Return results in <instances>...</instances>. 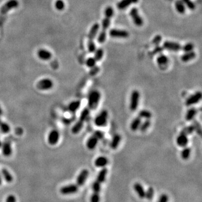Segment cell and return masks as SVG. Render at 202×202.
I'll use <instances>...</instances> for the list:
<instances>
[{
	"instance_id": "obj_1",
	"label": "cell",
	"mask_w": 202,
	"mask_h": 202,
	"mask_svg": "<svg viewBox=\"0 0 202 202\" xmlns=\"http://www.w3.org/2000/svg\"><path fill=\"white\" fill-rule=\"evenodd\" d=\"M114 14V10L111 6L107 7L104 11V18L102 23V29L101 32L99 33L98 37V42L99 43H103L105 42L107 36V30L108 29L110 24L111 19Z\"/></svg>"
},
{
	"instance_id": "obj_2",
	"label": "cell",
	"mask_w": 202,
	"mask_h": 202,
	"mask_svg": "<svg viewBox=\"0 0 202 202\" xmlns=\"http://www.w3.org/2000/svg\"><path fill=\"white\" fill-rule=\"evenodd\" d=\"M18 6L19 2L17 0H9L1 7L0 10V28L5 21L7 13L11 10L17 7Z\"/></svg>"
},
{
	"instance_id": "obj_3",
	"label": "cell",
	"mask_w": 202,
	"mask_h": 202,
	"mask_svg": "<svg viewBox=\"0 0 202 202\" xmlns=\"http://www.w3.org/2000/svg\"><path fill=\"white\" fill-rule=\"evenodd\" d=\"M101 95L98 90H93L90 93L88 98V105L90 110H95L98 105Z\"/></svg>"
},
{
	"instance_id": "obj_4",
	"label": "cell",
	"mask_w": 202,
	"mask_h": 202,
	"mask_svg": "<svg viewBox=\"0 0 202 202\" xmlns=\"http://www.w3.org/2000/svg\"><path fill=\"white\" fill-rule=\"evenodd\" d=\"M108 118V112L106 110H104L95 118L94 121V124L97 127H104L107 124Z\"/></svg>"
},
{
	"instance_id": "obj_5",
	"label": "cell",
	"mask_w": 202,
	"mask_h": 202,
	"mask_svg": "<svg viewBox=\"0 0 202 202\" xmlns=\"http://www.w3.org/2000/svg\"><path fill=\"white\" fill-rule=\"evenodd\" d=\"M140 98L141 94L138 90H134L132 92L129 104V108L132 111H135L138 109Z\"/></svg>"
},
{
	"instance_id": "obj_6",
	"label": "cell",
	"mask_w": 202,
	"mask_h": 202,
	"mask_svg": "<svg viewBox=\"0 0 202 202\" xmlns=\"http://www.w3.org/2000/svg\"><path fill=\"white\" fill-rule=\"evenodd\" d=\"M202 93L200 91L195 92V93L189 96L185 101V105L188 107L192 106L199 103L202 99Z\"/></svg>"
},
{
	"instance_id": "obj_7",
	"label": "cell",
	"mask_w": 202,
	"mask_h": 202,
	"mask_svg": "<svg viewBox=\"0 0 202 202\" xmlns=\"http://www.w3.org/2000/svg\"><path fill=\"white\" fill-rule=\"evenodd\" d=\"M37 88L41 90H51L53 87L52 80L48 78H44L39 80L37 83Z\"/></svg>"
},
{
	"instance_id": "obj_8",
	"label": "cell",
	"mask_w": 202,
	"mask_h": 202,
	"mask_svg": "<svg viewBox=\"0 0 202 202\" xmlns=\"http://www.w3.org/2000/svg\"><path fill=\"white\" fill-rule=\"evenodd\" d=\"M130 15L132 17V20L136 26L141 27L143 24V20L142 19L141 15L139 14L138 10L136 7H133L130 11Z\"/></svg>"
},
{
	"instance_id": "obj_9",
	"label": "cell",
	"mask_w": 202,
	"mask_h": 202,
	"mask_svg": "<svg viewBox=\"0 0 202 202\" xmlns=\"http://www.w3.org/2000/svg\"><path fill=\"white\" fill-rule=\"evenodd\" d=\"M79 188L76 184H69L66 186H62L60 189V193L63 195H70L77 193Z\"/></svg>"
},
{
	"instance_id": "obj_10",
	"label": "cell",
	"mask_w": 202,
	"mask_h": 202,
	"mask_svg": "<svg viewBox=\"0 0 202 202\" xmlns=\"http://www.w3.org/2000/svg\"><path fill=\"white\" fill-rule=\"evenodd\" d=\"M109 34L111 37L116 38H127L129 36V33L127 30L117 29L110 30Z\"/></svg>"
},
{
	"instance_id": "obj_11",
	"label": "cell",
	"mask_w": 202,
	"mask_h": 202,
	"mask_svg": "<svg viewBox=\"0 0 202 202\" xmlns=\"http://www.w3.org/2000/svg\"><path fill=\"white\" fill-rule=\"evenodd\" d=\"M89 171L87 169H83L80 171L76 178V185L78 186H82L84 185L89 176Z\"/></svg>"
},
{
	"instance_id": "obj_12",
	"label": "cell",
	"mask_w": 202,
	"mask_h": 202,
	"mask_svg": "<svg viewBox=\"0 0 202 202\" xmlns=\"http://www.w3.org/2000/svg\"><path fill=\"white\" fill-rule=\"evenodd\" d=\"M60 133L56 130H53L50 132L48 135V142L51 146H55L59 141Z\"/></svg>"
},
{
	"instance_id": "obj_13",
	"label": "cell",
	"mask_w": 202,
	"mask_h": 202,
	"mask_svg": "<svg viewBox=\"0 0 202 202\" xmlns=\"http://www.w3.org/2000/svg\"><path fill=\"white\" fill-rule=\"evenodd\" d=\"M164 47L165 49L171 51H179L182 50V46L178 43L171 42V41H166L164 43Z\"/></svg>"
},
{
	"instance_id": "obj_14",
	"label": "cell",
	"mask_w": 202,
	"mask_h": 202,
	"mask_svg": "<svg viewBox=\"0 0 202 202\" xmlns=\"http://www.w3.org/2000/svg\"><path fill=\"white\" fill-rule=\"evenodd\" d=\"M1 150L3 155L5 157H9L12 155L13 150L11 143L9 141H5L2 143L1 145Z\"/></svg>"
},
{
	"instance_id": "obj_15",
	"label": "cell",
	"mask_w": 202,
	"mask_h": 202,
	"mask_svg": "<svg viewBox=\"0 0 202 202\" xmlns=\"http://www.w3.org/2000/svg\"><path fill=\"white\" fill-rule=\"evenodd\" d=\"M189 139L187 135L180 132L179 135L176 138V143L180 147H185L188 146Z\"/></svg>"
},
{
	"instance_id": "obj_16",
	"label": "cell",
	"mask_w": 202,
	"mask_h": 202,
	"mask_svg": "<svg viewBox=\"0 0 202 202\" xmlns=\"http://www.w3.org/2000/svg\"><path fill=\"white\" fill-rule=\"evenodd\" d=\"M108 160L105 156H99L94 161V165L98 168H104L108 165Z\"/></svg>"
},
{
	"instance_id": "obj_17",
	"label": "cell",
	"mask_w": 202,
	"mask_h": 202,
	"mask_svg": "<svg viewBox=\"0 0 202 202\" xmlns=\"http://www.w3.org/2000/svg\"><path fill=\"white\" fill-rule=\"evenodd\" d=\"M133 188L139 198L141 199L145 198L146 191L141 184L139 183L134 184L133 185Z\"/></svg>"
},
{
	"instance_id": "obj_18",
	"label": "cell",
	"mask_w": 202,
	"mask_h": 202,
	"mask_svg": "<svg viewBox=\"0 0 202 202\" xmlns=\"http://www.w3.org/2000/svg\"><path fill=\"white\" fill-rule=\"evenodd\" d=\"M99 29V25L98 23H95L92 27L88 34V42H93L94 38L96 37Z\"/></svg>"
},
{
	"instance_id": "obj_19",
	"label": "cell",
	"mask_w": 202,
	"mask_h": 202,
	"mask_svg": "<svg viewBox=\"0 0 202 202\" xmlns=\"http://www.w3.org/2000/svg\"><path fill=\"white\" fill-rule=\"evenodd\" d=\"M98 141V139L94 135L90 136L87 140L86 143L87 148L90 150H94L97 146Z\"/></svg>"
},
{
	"instance_id": "obj_20",
	"label": "cell",
	"mask_w": 202,
	"mask_h": 202,
	"mask_svg": "<svg viewBox=\"0 0 202 202\" xmlns=\"http://www.w3.org/2000/svg\"><path fill=\"white\" fill-rule=\"evenodd\" d=\"M139 0H121L117 5V7L119 10H124L127 8L129 6L136 4Z\"/></svg>"
},
{
	"instance_id": "obj_21",
	"label": "cell",
	"mask_w": 202,
	"mask_h": 202,
	"mask_svg": "<svg viewBox=\"0 0 202 202\" xmlns=\"http://www.w3.org/2000/svg\"><path fill=\"white\" fill-rule=\"evenodd\" d=\"M121 141V136L118 134H115L114 136H113L110 144V146L111 147V149H116L118 148V147L120 145V143Z\"/></svg>"
},
{
	"instance_id": "obj_22",
	"label": "cell",
	"mask_w": 202,
	"mask_h": 202,
	"mask_svg": "<svg viewBox=\"0 0 202 202\" xmlns=\"http://www.w3.org/2000/svg\"><path fill=\"white\" fill-rule=\"evenodd\" d=\"M38 56L40 59L44 61H48L51 59L52 53L45 49H41L38 51Z\"/></svg>"
},
{
	"instance_id": "obj_23",
	"label": "cell",
	"mask_w": 202,
	"mask_h": 202,
	"mask_svg": "<svg viewBox=\"0 0 202 202\" xmlns=\"http://www.w3.org/2000/svg\"><path fill=\"white\" fill-rule=\"evenodd\" d=\"M141 118L138 116L136 118H134L132 121L130 125V127L131 129L132 132H136L138 129H139L140 126L141 125Z\"/></svg>"
},
{
	"instance_id": "obj_24",
	"label": "cell",
	"mask_w": 202,
	"mask_h": 202,
	"mask_svg": "<svg viewBox=\"0 0 202 202\" xmlns=\"http://www.w3.org/2000/svg\"><path fill=\"white\" fill-rule=\"evenodd\" d=\"M108 173V169L106 167L102 168V169L99 172L98 174L97 177V181H98L99 183H104L106 181L107 175Z\"/></svg>"
},
{
	"instance_id": "obj_25",
	"label": "cell",
	"mask_w": 202,
	"mask_h": 202,
	"mask_svg": "<svg viewBox=\"0 0 202 202\" xmlns=\"http://www.w3.org/2000/svg\"><path fill=\"white\" fill-rule=\"evenodd\" d=\"M197 110L194 107H192L189 108L187 111L186 115H185V118L186 120L190 121H193L196 115L197 114Z\"/></svg>"
},
{
	"instance_id": "obj_26",
	"label": "cell",
	"mask_w": 202,
	"mask_h": 202,
	"mask_svg": "<svg viewBox=\"0 0 202 202\" xmlns=\"http://www.w3.org/2000/svg\"><path fill=\"white\" fill-rule=\"evenodd\" d=\"M1 174H2L3 178L5 179V181L7 183H11V182H13V177L7 169H2L1 170Z\"/></svg>"
},
{
	"instance_id": "obj_27",
	"label": "cell",
	"mask_w": 202,
	"mask_h": 202,
	"mask_svg": "<svg viewBox=\"0 0 202 202\" xmlns=\"http://www.w3.org/2000/svg\"><path fill=\"white\" fill-rule=\"evenodd\" d=\"M195 57H196L195 52L192 51L190 52H186L181 56V58L182 61H183L184 62H186L188 61L192 60Z\"/></svg>"
},
{
	"instance_id": "obj_28",
	"label": "cell",
	"mask_w": 202,
	"mask_h": 202,
	"mask_svg": "<svg viewBox=\"0 0 202 202\" xmlns=\"http://www.w3.org/2000/svg\"><path fill=\"white\" fill-rule=\"evenodd\" d=\"M81 102L79 100L74 101L69 104L68 108L69 111L72 112H75L79 108H80Z\"/></svg>"
},
{
	"instance_id": "obj_29",
	"label": "cell",
	"mask_w": 202,
	"mask_h": 202,
	"mask_svg": "<svg viewBox=\"0 0 202 202\" xmlns=\"http://www.w3.org/2000/svg\"><path fill=\"white\" fill-rule=\"evenodd\" d=\"M84 125V122L80 121V120L75 123V125L72 127L71 132L74 134H78L82 130Z\"/></svg>"
},
{
	"instance_id": "obj_30",
	"label": "cell",
	"mask_w": 202,
	"mask_h": 202,
	"mask_svg": "<svg viewBox=\"0 0 202 202\" xmlns=\"http://www.w3.org/2000/svg\"><path fill=\"white\" fill-rule=\"evenodd\" d=\"M191 152L192 150L190 147H188L187 146L184 147L181 152V157L182 159L184 160H188L191 155Z\"/></svg>"
},
{
	"instance_id": "obj_31",
	"label": "cell",
	"mask_w": 202,
	"mask_h": 202,
	"mask_svg": "<svg viewBox=\"0 0 202 202\" xmlns=\"http://www.w3.org/2000/svg\"><path fill=\"white\" fill-rule=\"evenodd\" d=\"M175 7L179 13L183 14L185 12V7L183 2L181 0H178L175 2Z\"/></svg>"
},
{
	"instance_id": "obj_32",
	"label": "cell",
	"mask_w": 202,
	"mask_h": 202,
	"mask_svg": "<svg viewBox=\"0 0 202 202\" xmlns=\"http://www.w3.org/2000/svg\"><path fill=\"white\" fill-rule=\"evenodd\" d=\"M169 58L168 57L164 55H160L157 58V62L160 66L166 65L168 64Z\"/></svg>"
},
{
	"instance_id": "obj_33",
	"label": "cell",
	"mask_w": 202,
	"mask_h": 202,
	"mask_svg": "<svg viewBox=\"0 0 202 202\" xmlns=\"http://www.w3.org/2000/svg\"><path fill=\"white\" fill-rule=\"evenodd\" d=\"M138 116L141 118H144L146 120V119H150L152 117V114L148 110H143L138 113Z\"/></svg>"
},
{
	"instance_id": "obj_34",
	"label": "cell",
	"mask_w": 202,
	"mask_h": 202,
	"mask_svg": "<svg viewBox=\"0 0 202 202\" xmlns=\"http://www.w3.org/2000/svg\"><path fill=\"white\" fill-rule=\"evenodd\" d=\"M90 115V109L89 108H85L81 111L80 113L79 120L80 121L84 122L87 118H89Z\"/></svg>"
},
{
	"instance_id": "obj_35",
	"label": "cell",
	"mask_w": 202,
	"mask_h": 202,
	"mask_svg": "<svg viewBox=\"0 0 202 202\" xmlns=\"http://www.w3.org/2000/svg\"><path fill=\"white\" fill-rule=\"evenodd\" d=\"M193 132H194V128L193 127V125L192 124V125H190L187 126L186 127H184L180 132L188 136V135L192 134Z\"/></svg>"
},
{
	"instance_id": "obj_36",
	"label": "cell",
	"mask_w": 202,
	"mask_h": 202,
	"mask_svg": "<svg viewBox=\"0 0 202 202\" xmlns=\"http://www.w3.org/2000/svg\"><path fill=\"white\" fill-rule=\"evenodd\" d=\"M150 125H151V121H150V119H146L144 122H141L139 129L141 132H146V130L150 127Z\"/></svg>"
},
{
	"instance_id": "obj_37",
	"label": "cell",
	"mask_w": 202,
	"mask_h": 202,
	"mask_svg": "<svg viewBox=\"0 0 202 202\" xmlns=\"http://www.w3.org/2000/svg\"><path fill=\"white\" fill-rule=\"evenodd\" d=\"M104 55V50L102 48H98L95 51L94 58L97 61H101L103 58Z\"/></svg>"
},
{
	"instance_id": "obj_38",
	"label": "cell",
	"mask_w": 202,
	"mask_h": 202,
	"mask_svg": "<svg viewBox=\"0 0 202 202\" xmlns=\"http://www.w3.org/2000/svg\"><path fill=\"white\" fill-rule=\"evenodd\" d=\"M193 126L194 128V132H196L199 134V135H202V127H201V125L200 124V123L197 121L195 120H193Z\"/></svg>"
},
{
	"instance_id": "obj_39",
	"label": "cell",
	"mask_w": 202,
	"mask_h": 202,
	"mask_svg": "<svg viewBox=\"0 0 202 202\" xmlns=\"http://www.w3.org/2000/svg\"><path fill=\"white\" fill-rule=\"evenodd\" d=\"M155 195V190L152 187H149L147 189V190L146 191V195H145V198L151 201L153 199Z\"/></svg>"
},
{
	"instance_id": "obj_40",
	"label": "cell",
	"mask_w": 202,
	"mask_h": 202,
	"mask_svg": "<svg viewBox=\"0 0 202 202\" xmlns=\"http://www.w3.org/2000/svg\"><path fill=\"white\" fill-rule=\"evenodd\" d=\"M0 130L3 133L6 134L10 132V127L7 123L1 121L0 122Z\"/></svg>"
},
{
	"instance_id": "obj_41",
	"label": "cell",
	"mask_w": 202,
	"mask_h": 202,
	"mask_svg": "<svg viewBox=\"0 0 202 202\" xmlns=\"http://www.w3.org/2000/svg\"><path fill=\"white\" fill-rule=\"evenodd\" d=\"M92 190L93 193L100 194L101 190V184L96 180L92 185Z\"/></svg>"
},
{
	"instance_id": "obj_42",
	"label": "cell",
	"mask_w": 202,
	"mask_h": 202,
	"mask_svg": "<svg viewBox=\"0 0 202 202\" xmlns=\"http://www.w3.org/2000/svg\"><path fill=\"white\" fill-rule=\"evenodd\" d=\"M97 61L94 57H90L86 61V65L90 68H92L96 65Z\"/></svg>"
},
{
	"instance_id": "obj_43",
	"label": "cell",
	"mask_w": 202,
	"mask_h": 202,
	"mask_svg": "<svg viewBox=\"0 0 202 202\" xmlns=\"http://www.w3.org/2000/svg\"><path fill=\"white\" fill-rule=\"evenodd\" d=\"M194 45L191 43H188L182 47V50L185 52H190L192 51L194 49Z\"/></svg>"
},
{
	"instance_id": "obj_44",
	"label": "cell",
	"mask_w": 202,
	"mask_h": 202,
	"mask_svg": "<svg viewBox=\"0 0 202 202\" xmlns=\"http://www.w3.org/2000/svg\"><path fill=\"white\" fill-rule=\"evenodd\" d=\"M55 7L58 10H62L65 7V2L62 0H57L55 2Z\"/></svg>"
},
{
	"instance_id": "obj_45",
	"label": "cell",
	"mask_w": 202,
	"mask_h": 202,
	"mask_svg": "<svg viewBox=\"0 0 202 202\" xmlns=\"http://www.w3.org/2000/svg\"><path fill=\"white\" fill-rule=\"evenodd\" d=\"M100 202V195L98 193H93L90 197V202Z\"/></svg>"
},
{
	"instance_id": "obj_46",
	"label": "cell",
	"mask_w": 202,
	"mask_h": 202,
	"mask_svg": "<svg viewBox=\"0 0 202 202\" xmlns=\"http://www.w3.org/2000/svg\"><path fill=\"white\" fill-rule=\"evenodd\" d=\"M90 75L91 76H94L95 75L97 74L98 73L99 71L100 70V68L98 66H95L90 68Z\"/></svg>"
},
{
	"instance_id": "obj_47",
	"label": "cell",
	"mask_w": 202,
	"mask_h": 202,
	"mask_svg": "<svg viewBox=\"0 0 202 202\" xmlns=\"http://www.w3.org/2000/svg\"><path fill=\"white\" fill-rule=\"evenodd\" d=\"M93 135L98 139L99 141L103 139L104 136V132L100 130H96L95 132H94Z\"/></svg>"
},
{
	"instance_id": "obj_48",
	"label": "cell",
	"mask_w": 202,
	"mask_h": 202,
	"mask_svg": "<svg viewBox=\"0 0 202 202\" xmlns=\"http://www.w3.org/2000/svg\"><path fill=\"white\" fill-rule=\"evenodd\" d=\"M185 5L188 6L190 10H194L195 8V5L191 0H183L182 1Z\"/></svg>"
},
{
	"instance_id": "obj_49",
	"label": "cell",
	"mask_w": 202,
	"mask_h": 202,
	"mask_svg": "<svg viewBox=\"0 0 202 202\" xmlns=\"http://www.w3.org/2000/svg\"><path fill=\"white\" fill-rule=\"evenodd\" d=\"M169 202V196L166 194H162L157 202Z\"/></svg>"
},
{
	"instance_id": "obj_50",
	"label": "cell",
	"mask_w": 202,
	"mask_h": 202,
	"mask_svg": "<svg viewBox=\"0 0 202 202\" xmlns=\"http://www.w3.org/2000/svg\"><path fill=\"white\" fill-rule=\"evenodd\" d=\"M6 202H16V198L14 195H9L6 199Z\"/></svg>"
},
{
	"instance_id": "obj_51",
	"label": "cell",
	"mask_w": 202,
	"mask_h": 202,
	"mask_svg": "<svg viewBox=\"0 0 202 202\" xmlns=\"http://www.w3.org/2000/svg\"><path fill=\"white\" fill-rule=\"evenodd\" d=\"M161 40H162V37H161V36H160V35L156 36V37H155L153 40V43L155 44H158L161 42Z\"/></svg>"
},
{
	"instance_id": "obj_52",
	"label": "cell",
	"mask_w": 202,
	"mask_h": 202,
	"mask_svg": "<svg viewBox=\"0 0 202 202\" xmlns=\"http://www.w3.org/2000/svg\"><path fill=\"white\" fill-rule=\"evenodd\" d=\"M2 178H1V175H0V185L2 184Z\"/></svg>"
},
{
	"instance_id": "obj_53",
	"label": "cell",
	"mask_w": 202,
	"mask_h": 202,
	"mask_svg": "<svg viewBox=\"0 0 202 202\" xmlns=\"http://www.w3.org/2000/svg\"><path fill=\"white\" fill-rule=\"evenodd\" d=\"M2 108H1V107H0V116L2 115Z\"/></svg>"
},
{
	"instance_id": "obj_54",
	"label": "cell",
	"mask_w": 202,
	"mask_h": 202,
	"mask_svg": "<svg viewBox=\"0 0 202 202\" xmlns=\"http://www.w3.org/2000/svg\"><path fill=\"white\" fill-rule=\"evenodd\" d=\"M2 142L1 141H0V148H1V145H2Z\"/></svg>"
},
{
	"instance_id": "obj_55",
	"label": "cell",
	"mask_w": 202,
	"mask_h": 202,
	"mask_svg": "<svg viewBox=\"0 0 202 202\" xmlns=\"http://www.w3.org/2000/svg\"><path fill=\"white\" fill-rule=\"evenodd\" d=\"M1 121H2V120H1V118H0V122H1Z\"/></svg>"
}]
</instances>
